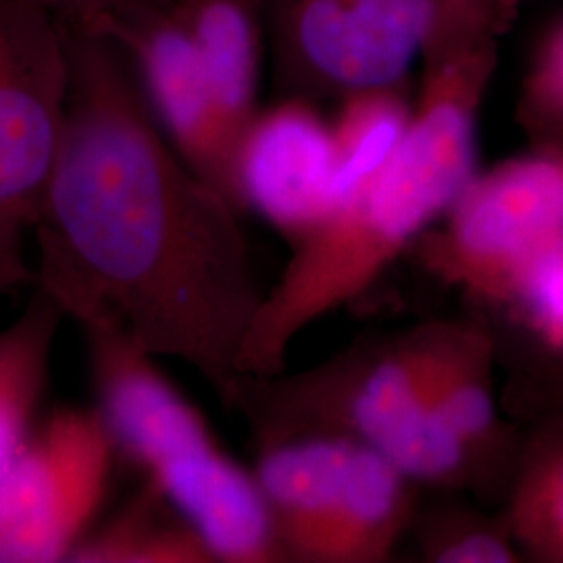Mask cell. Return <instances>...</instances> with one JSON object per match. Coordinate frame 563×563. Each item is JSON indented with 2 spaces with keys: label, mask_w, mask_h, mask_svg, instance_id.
I'll return each mask as SVG.
<instances>
[{
  "label": "cell",
  "mask_w": 563,
  "mask_h": 563,
  "mask_svg": "<svg viewBox=\"0 0 563 563\" xmlns=\"http://www.w3.org/2000/svg\"><path fill=\"white\" fill-rule=\"evenodd\" d=\"M176 4L201 55L223 121L239 144L262 109L260 86L267 53L262 7L257 0H178Z\"/></svg>",
  "instance_id": "5bb4252c"
},
{
  "label": "cell",
  "mask_w": 563,
  "mask_h": 563,
  "mask_svg": "<svg viewBox=\"0 0 563 563\" xmlns=\"http://www.w3.org/2000/svg\"><path fill=\"white\" fill-rule=\"evenodd\" d=\"M65 313L38 286L20 316L0 330V483L30 439Z\"/></svg>",
  "instance_id": "2e32d148"
},
{
  "label": "cell",
  "mask_w": 563,
  "mask_h": 563,
  "mask_svg": "<svg viewBox=\"0 0 563 563\" xmlns=\"http://www.w3.org/2000/svg\"><path fill=\"white\" fill-rule=\"evenodd\" d=\"M80 30L113 42L165 139L232 202L230 169L236 141L223 121L180 7H151Z\"/></svg>",
  "instance_id": "ba28073f"
},
{
  "label": "cell",
  "mask_w": 563,
  "mask_h": 563,
  "mask_svg": "<svg viewBox=\"0 0 563 563\" xmlns=\"http://www.w3.org/2000/svg\"><path fill=\"white\" fill-rule=\"evenodd\" d=\"M478 172V128L446 104H422L383 169L292 246L236 355V374L274 376L305 328L353 301L441 222Z\"/></svg>",
  "instance_id": "7a4b0ae2"
},
{
  "label": "cell",
  "mask_w": 563,
  "mask_h": 563,
  "mask_svg": "<svg viewBox=\"0 0 563 563\" xmlns=\"http://www.w3.org/2000/svg\"><path fill=\"white\" fill-rule=\"evenodd\" d=\"M467 313L470 330L439 374L428 405L462 444L474 472V499L499 509L518 463L523 426L505 416L495 393L493 334L481 316Z\"/></svg>",
  "instance_id": "8fae6325"
},
{
  "label": "cell",
  "mask_w": 563,
  "mask_h": 563,
  "mask_svg": "<svg viewBox=\"0 0 563 563\" xmlns=\"http://www.w3.org/2000/svg\"><path fill=\"white\" fill-rule=\"evenodd\" d=\"M288 95L402 86L449 0H257Z\"/></svg>",
  "instance_id": "5b68a950"
},
{
  "label": "cell",
  "mask_w": 563,
  "mask_h": 563,
  "mask_svg": "<svg viewBox=\"0 0 563 563\" xmlns=\"http://www.w3.org/2000/svg\"><path fill=\"white\" fill-rule=\"evenodd\" d=\"M67 27H95L102 21L178 0H36Z\"/></svg>",
  "instance_id": "7402d4cb"
},
{
  "label": "cell",
  "mask_w": 563,
  "mask_h": 563,
  "mask_svg": "<svg viewBox=\"0 0 563 563\" xmlns=\"http://www.w3.org/2000/svg\"><path fill=\"white\" fill-rule=\"evenodd\" d=\"M516 121L528 146L563 148V15L537 44L520 84Z\"/></svg>",
  "instance_id": "44dd1931"
},
{
  "label": "cell",
  "mask_w": 563,
  "mask_h": 563,
  "mask_svg": "<svg viewBox=\"0 0 563 563\" xmlns=\"http://www.w3.org/2000/svg\"><path fill=\"white\" fill-rule=\"evenodd\" d=\"M241 213H257L297 246L336 207V151L316 102L286 95L262 107L242 132L230 169Z\"/></svg>",
  "instance_id": "9c48e42d"
},
{
  "label": "cell",
  "mask_w": 563,
  "mask_h": 563,
  "mask_svg": "<svg viewBox=\"0 0 563 563\" xmlns=\"http://www.w3.org/2000/svg\"><path fill=\"white\" fill-rule=\"evenodd\" d=\"M407 255L470 311L520 313L563 269V148L528 146L476 172Z\"/></svg>",
  "instance_id": "277c9868"
},
{
  "label": "cell",
  "mask_w": 563,
  "mask_h": 563,
  "mask_svg": "<svg viewBox=\"0 0 563 563\" xmlns=\"http://www.w3.org/2000/svg\"><path fill=\"white\" fill-rule=\"evenodd\" d=\"M413 101L402 86H374L339 99L330 120L336 151V205L372 180L399 146Z\"/></svg>",
  "instance_id": "d6986e66"
},
{
  "label": "cell",
  "mask_w": 563,
  "mask_h": 563,
  "mask_svg": "<svg viewBox=\"0 0 563 563\" xmlns=\"http://www.w3.org/2000/svg\"><path fill=\"white\" fill-rule=\"evenodd\" d=\"M470 322V313L434 318L360 339L295 374H239L225 405L241 413L253 443L344 439L378 451L423 490L474 497V472L462 444L428 405Z\"/></svg>",
  "instance_id": "3957f363"
},
{
  "label": "cell",
  "mask_w": 563,
  "mask_h": 563,
  "mask_svg": "<svg viewBox=\"0 0 563 563\" xmlns=\"http://www.w3.org/2000/svg\"><path fill=\"white\" fill-rule=\"evenodd\" d=\"M407 532L418 562L520 563V549L499 509L455 490H428Z\"/></svg>",
  "instance_id": "ac0fdd59"
},
{
  "label": "cell",
  "mask_w": 563,
  "mask_h": 563,
  "mask_svg": "<svg viewBox=\"0 0 563 563\" xmlns=\"http://www.w3.org/2000/svg\"><path fill=\"white\" fill-rule=\"evenodd\" d=\"M25 223L0 211V297L30 278L21 257V232Z\"/></svg>",
  "instance_id": "603a6c76"
},
{
  "label": "cell",
  "mask_w": 563,
  "mask_h": 563,
  "mask_svg": "<svg viewBox=\"0 0 563 563\" xmlns=\"http://www.w3.org/2000/svg\"><path fill=\"white\" fill-rule=\"evenodd\" d=\"M516 2H520V0H516Z\"/></svg>",
  "instance_id": "cb8c5ba5"
},
{
  "label": "cell",
  "mask_w": 563,
  "mask_h": 563,
  "mask_svg": "<svg viewBox=\"0 0 563 563\" xmlns=\"http://www.w3.org/2000/svg\"><path fill=\"white\" fill-rule=\"evenodd\" d=\"M69 95L34 218L38 286L201 374L225 402L265 290L241 211L181 159L113 42L67 27Z\"/></svg>",
  "instance_id": "6da1fadb"
},
{
  "label": "cell",
  "mask_w": 563,
  "mask_h": 563,
  "mask_svg": "<svg viewBox=\"0 0 563 563\" xmlns=\"http://www.w3.org/2000/svg\"><path fill=\"white\" fill-rule=\"evenodd\" d=\"M522 426L520 455L499 511L523 562L563 563V409Z\"/></svg>",
  "instance_id": "9a60e30c"
},
{
  "label": "cell",
  "mask_w": 563,
  "mask_h": 563,
  "mask_svg": "<svg viewBox=\"0 0 563 563\" xmlns=\"http://www.w3.org/2000/svg\"><path fill=\"white\" fill-rule=\"evenodd\" d=\"M357 444L334 437H288L255 443L253 474L284 563H318Z\"/></svg>",
  "instance_id": "7c38bea8"
},
{
  "label": "cell",
  "mask_w": 563,
  "mask_h": 563,
  "mask_svg": "<svg viewBox=\"0 0 563 563\" xmlns=\"http://www.w3.org/2000/svg\"><path fill=\"white\" fill-rule=\"evenodd\" d=\"M115 455L97 407L36 423L0 483V563L69 562L97 523Z\"/></svg>",
  "instance_id": "8992f818"
},
{
  "label": "cell",
  "mask_w": 563,
  "mask_h": 563,
  "mask_svg": "<svg viewBox=\"0 0 563 563\" xmlns=\"http://www.w3.org/2000/svg\"><path fill=\"white\" fill-rule=\"evenodd\" d=\"M69 562L213 563V558L176 507L142 481L111 520L90 528Z\"/></svg>",
  "instance_id": "e0dca14e"
},
{
  "label": "cell",
  "mask_w": 563,
  "mask_h": 563,
  "mask_svg": "<svg viewBox=\"0 0 563 563\" xmlns=\"http://www.w3.org/2000/svg\"><path fill=\"white\" fill-rule=\"evenodd\" d=\"M484 323L495 341L497 367L504 372L499 402L505 416L523 423L563 409V336L532 341L501 325Z\"/></svg>",
  "instance_id": "ffe728a7"
},
{
  "label": "cell",
  "mask_w": 563,
  "mask_h": 563,
  "mask_svg": "<svg viewBox=\"0 0 563 563\" xmlns=\"http://www.w3.org/2000/svg\"><path fill=\"white\" fill-rule=\"evenodd\" d=\"M97 409L115 449L148 478L218 444L201 409L172 383L155 355L111 325L81 328Z\"/></svg>",
  "instance_id": "30bf717a"
},
{
  "label": "cell",
  "mask_w": 563,
  "mask_h": 563,
  "mask_svg": "<svg viewBox=\"0 0 563 563\" xmlns=\"http://www.w3.org/2000/svg\"><path fill=\"white\" fill-rule=\"evenodd\" d=\"M67 25L36 0H0V211L32 228L69 95Z\"/></svg>",
  "instance_id": "52a82bcc"
},
{
  "label": "cell",
  "mask_w": 563,
  "mask_h": 563,
  "mask_svg": "<svg viewBox=\"0 0 563 563\" xmlns=\"http://www.w3.org/2000/svg\"><path fill=\"white\" fill-rule=\"evenodd\" d=\"M423 488L378 451L357 444L318 563L393 562Z\"/></svg>",
  "instance_id": "4fadbf2b"
}]
</instances>
